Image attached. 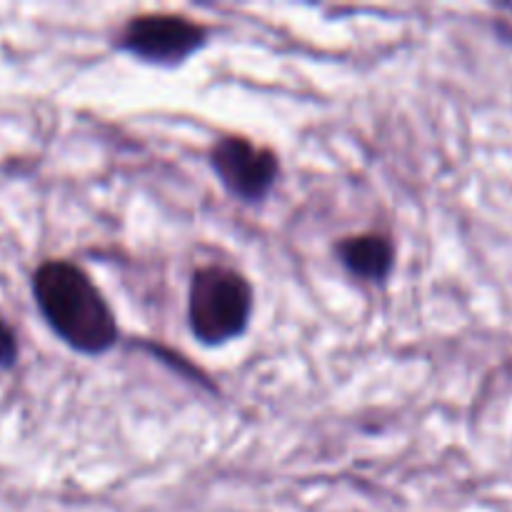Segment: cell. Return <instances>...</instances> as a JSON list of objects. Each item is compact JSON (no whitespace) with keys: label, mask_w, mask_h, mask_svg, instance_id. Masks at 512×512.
I'll return each mask as SVG.
<instances>
[{"label":"cell","mask_w":512,"mask_h":512,"mask_svg":"<svg viewBox=\"0 0 512 512\" xmlns=\"http://www.w3.org/2000/svg\"><path fill=\"white\" fill-rule=\"evenodd\" d=\"M213 168L230 193L243 200H258L278 175V158L245 138H223L213 148Z\"/></svg>","instance_id":"277c9868"},{"label":"cell","mask_w":512,"mask_h":512,"mask_svg":"<svg viewBox=\"0 0 512 512\" xmlns=\"http://www.w3.org/2000/svg\"><path fill=\"white\" fill-rule=\"evenodd\" d=\"M338 253L345 268L365 280H383L393 268V245L383 235H355L338 245Z\"/></svg>","instance_id":"5b68a950"},{"label":"cell","mask_w":512,"mask_h":512,"mask_svg":"<svg viewBox=\"0 0 512 512\" xmlns=\"http://www.w3.org/2000/svg\"><path fill=\"white\" fill-rule=\"evenodd\" d=\"M18 355V345H15V335L5 323H0V368H10Z\"/></svg>","instance_id":"8992f818"},{"label":"cell","mask_w":512,"mask_h":512,"mask_svg":"<svg viewBox=\"0 0 512 512\" xmlns=\"http://www.w3.org/2000/svg\"><path fill=\"white\" fill-rule=\"evenodd\" d=\"M253 290L240 273L220 265L198 270L190 283V328L203 343L218 345L245 330Z\"/></svg>","instance_id":"7a4b0ae2"},{"label":"cell","mask_w":512,"mask_h":512,"mask_svg":"<svg viewBox=\"0 0 512 512\" xmlns=\"http://www.w3.org/2000/svg\"><path fill=\"white\" fill-rule=\"evenodd\" d=\"M40 310L55 333L80 353H103L118 338L113 313L93 280L70 263L40 265L33 280Z\"/></svg>","instance_id":"6da1fadb"},{"label":"cell","mask_w":512,"mask_h":512,"mask_svg":"<svg viewBox=\"0 0 512 512\" xmlns=\"http://www.w3.org/2000/svg\"><path fill=\"white\" fill-rule=\"evenodd\" d=\"M205 30L180 15H145L128 23L120 48L153 63H180L203 45Z\"/></svg>","instance_id":"3957f363"}]
</instances>
